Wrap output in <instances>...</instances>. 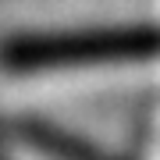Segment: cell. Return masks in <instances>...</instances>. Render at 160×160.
<instances>
[{
	"label": "cell",
	"mask_w": 160,
	"mask_h": 160,
	"mask_svg": "<svg viewBox=\"0 0 160 160\" xmlns=\"http://www.w3.org/2000/svg\"><path fill=\"white\" fill-rule=\"evenodd\" d=\"M160 32L153 29H114V32H53V36H14L0 46V64L11 71L32 68H86V64L142 61L157 57Z\"/></svg>",
	"instance_id": "cell-1"
}]
</instances>
